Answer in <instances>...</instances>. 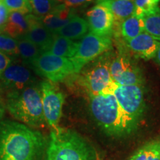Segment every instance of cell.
<instances>
[{
	"mask_svg": "<svg viewBox=\"0 0 160 160\" xmlns=\"http://www.w3.org/2000/svg\"><path fill=\"white\" fill-rule=\"evenodd\" d=\"M48 144L37 130L14 121L0 122V160H44Z\"/></svg>",
	"mask_w": 160,
	"mask_h": 160,
	"instance_id": "obj_1",
	"label": "cell"
},
{
	"mask_svg": "<svg viewBox=\"0 0 160 160\" xmlns=\"http://www.w3.org/2000/svg\"><path fill=\"white\" fill-rule=\"evenodd\" d=\"M44 160H101L94 146L73 130L51 131Z\"/></svg>",
	"mask_w": 160,
	"mask_h": 160,
	"instance_id": "obj_2",
	"label": "cell"
},
{
	"mask_svg": "<svg viewBox=\"0 0 160 160\" xmlns=\"http://www.w3.org/2000/svg\"><path fill=\"white\" fill-rule=\"evenodd\" d=\"M6 108L20 123L32 128L47 125L44 117L40 87L29 85L25 88L8 92Z\"/></svg>",
	"mask_w": 160,
	"mask_h": 160,
	"instance_id": "obj_3",
	"label": "cell"
},
{
	"mask_svg": "<svg viewBox=\"0 0 160 160\" xmlns=\"http://www.w3.org/2000/svg\"><path fill=\"white\" fill-rule=\"evenodd\" d=\"M89 101L92 115L105 133L117 137L131 133L113 92L91 96Z\"/></svg>",
	"mask_w": 160,
	"mask_h": 160,
	"instance_id": "obj_4",
	"label": "cell"
},
{
	"mask_svg": "<svg viewBox=\"0 0 160 160\" xmlns=\"http://www.w3.org/2000/svg\"><path fill=\"white\" fill-rule=\"evenodd\" d=\"M111 56L106 52L95 59L89 67L83 68V71L76 73L73 79L81 87L88 97L113 92L116 83L112 79L110 72Z\"/></svg>",
	"mask_w": 160,
	"mask_h": 160,
	"instance_id": "obj_5",
	"label": "cell"
},
{
	"mask_svg": "<svg viewBox=\"0 0 160 160\" xmlns=\"http://www.w3.org/2000/svg\"><path fill=\"white\" fill-rule=\"evenodd\" d=\"M142 85H119L116 83L113 94L121 108L130 133L137 129L145 111Z\"/></svg>",
	"mask_w": 160,
	"mask_h": 160,
	"instance_id": "obj_6",
	"label": "cell"
},
{
	"mask_svg": "<svg viewBox=\"0 0 160 160\" xmlns=\"http://www.w3.org/2000/svg\"><path fill=\"white\" fill-rule=\"evenodd\" d=\"M112 46V36H99L87 33L78 42L77 52L71 58L75 68V74L79 73L84 67L109 51Z\"/></svg>",
	"mask_w": 160,
	"mask_h": 160,
	"instance_id": "obj_7",
	"label": "cell"
},
{
	"mask_svg": "<svg viewBox=\"0 0 160 160\" xmlns=\"http://www.w3.org/2000/svg\"><path fill=\"white\" fill-rule=\"evenodd\" d=\"M31 66L37 74L53 83L63 81L75 74L74 66L71 59L58 57L49 52H42Z\"/></svg>",
	"mask_w": 160,
	"mask_h": 160,
	"instance_id": "obj_8",
	"label": "cell"
},
{
	"mask_svg": "<svg viewBox=\"0 0 160 160\" xmlns=\"http://www.w3.org/2000/svg\"><path fill=\"white\" fill-rule=\"evenodd\" d=\"M44 117L51 131H57L61 128L59 122L62 114L65 95L57 86L51 81L40 84Z\"/></svg>",
	"mask_w": 160,
	"mask_h": 160,
	"instance_id": "obj_9",
	"label": "cell"
},
{
	"mask_svg": "<svg viewBox=\"0 0 160 160\" xmlns=\"http://www.w3.org/2000/svg\"><path fill=\"white\" fill-rule=\"evenodd\" d=\"M112 79L119 85H142V73L138 66L125 54L113 57L110 64Z\"/></svg>",
	"mask_w": 160,
	"mask_h": 160,
	"instance_id": "obj_10",
	"label": "cell"
},
{
	"mask_svg": "<svg viewBox=\"0 0 160 160\" xmlns=\"http://www.w3.org/2000/svg\"><path fill=\"white\" fill-rule=\"evenodd\" d=\"M33 79L31 72L25 66L11 63L0 77V87L9 92L19 91L31 85Z\"/></svg>",
	"mask_w": 160,
	"mask_h": 160,
	"instance_id": "obj_11",
	"label": "cell"
},
{
	"mask_svg": "<svg viewBox=\"0 0 160 160\" xmlns=\"http://www.w3.org/2000/svg\"><path fill=\"white\" fill-rule=\"evenodd\" d=\"M90 32L99 36H112L114 18L105 6L97 4L87 13Z\"/></svg>",
	"mask_w": 160,
	"mask_h": 160,
	"instance_id": "obj_12",
	"label": "cell"
},
{
	"mask_svg": "<svg viewBox=\"0 0 160 160\" xmlns=\"http://www.w3.org/2000/svg\"><path fill=\"white\" fill-rule=\"evenodd\" d=\"M159 43L152 36L142 32L137 37L125 42V45L137 57L150 60L155 58Z\"/></svg>",
	"mask_w": 160,
	"mask_h": 160,
	"instance_id": "obj_13",
	"label": "cell"
},
{
	"mask_svg": "<svg viewBox=\"0 0 160 160\" xmlns=\"http://www.w3.org/2000/svg\"><path fill=\"white\" fill-rule=\"evenodd\" d=\"M39 18L31 13H23L17 11L10 12L8 19L2 30L6 34L18 39L25 37L31 25Z\"/></svg>",
	"mask_w": 160,
	"mask_h": 160,
	"instance_id": "obj_14",
	"label": "cell"
},
{
	"mask_svg": "<svg viewBox=\"0 0 160 160\" xmlns=\"http://www.w3.org/2000/svg\"><path fill=\"white\" fill-rule=\"evenodd\" d=\"M75 16L71 8L67 7L63 4H59L51 13L40 18V22L48 30L56 33L67 25Z\"/></svg>",
	"mask_w": 160,
	"mask_h": 160,
	"instance_id": "obj_15",
	"label": "cell"
},
{
	"mask_svg": "<svg viewBox=\"0 0 160 160\" xmlns=\"http://www.w3.org/2000/svg\"><path fill=\"white\" fill-rule=\"evenodd\" d=\"M97 4L105 6L111 12L117 25L134 14V0H97Z\"/></svg>",
	"mask_w": 160,
	"mask_h": 160,
	"instance_id": "obj_16",
	"label": "cell"
},
{
	"mask_svg": "<svg viewBox=\"0 0 160 160\" xmlns=\"http://www.w3.org/2000/svg\"><path fill=\"white\" fill-rule=\"evenodd\" d=\"M55 36V33L48 30L41 23L40 18H39L23 37L35 44L42 52H45L51 45Z\"/></svg>",
	"mask_w": 160,
	"mask_h": 160,
	"instance_id": "obj_17",
	"label": "cell"
},
{
	"mask_svg": "<svg viewBox=\"0 0 160 160\" xmlns=\"http://www.w3.org/2000/svg\"><path fill=\"white\" fill-rule=\"evenodd\" d=\"M88 30L89 25L87 20L76 15L67 25L59 30L55 34L73 41L82 39L88 33Z\"/></svg>",
	"mask_w": 160,
	"mask_h": 160,
	"instance_id": "obj_18",
	"label": "cell"
},
{
	"mask_svg": "<svg viewBox=\"0 0 160 160\" xmlns=\"http://www.w3.org/2000/svg\"><path fill=\"white\" fill-rule=\"evenodd\" d=\"M78 47V42L56 34L47 51L60 57L71 59L75 55Z\"/></svg>",
	"mask_w": 160,
	"mask_h": 160,
	"instance_id": "obj_19",
	"label": "cell"
},
{
	"mask_svg": "<svg viewBox=\"0 0 160 160\" xmlns=\"http://www.w3.org/2000/svg\"><path fill=\"white\" fill-rule=\"evenodd\" d=\"M144 32L142 18L133 14L119 23V33L125 42L137 37Z\"/></svg>",
	"mask_w": 160,
	"mask_h": 160,
	"instance_id": "obj_20",
	"label": "cell"
},
{
	"mask_svg": "<svg viewBox=\"0 0 160 160\" xmlns=\"http://www.w3.org/2000/svg\"><path fill=\"white\" fill-rule=\"evenodd\" d=\"M18 55L26 63L31 64L42 53L41 49L35 44L25 37L18 39Z\"/></svg>",
	"mask_w": 160,
	"mask_h": 160,
	"instance_id": "obj_21",
	"label": "cell"
},
{
	"mask_svg": "<svg viewBox=\"0 0 160 160\" xmlns=\"http://www.w3.org/2000/svg\"><path fill=\"white\" fill-rule=\"evenodd\" d=\"M144 32L160 42V8L142 17Z\"/></svg>",
	"mask_w": 160,
	"mask_h": 160,
	"instance_id": "obj_22",
	"label": "cell"
},
{
	"mask_svg": "<svg viewBox=\"0 0 160 160\" xmlns=\"http://www.w3.org/2000/svg\"><path fill=\"white\" fill-rule=\"evenodd\" d=\"M129 160H160V142L153 141L145 144Z\"/></svg>",
	"mask_w": 160,
	"mask_h": 160,
	"instance_id": "obj_23",
	"label": "cell"
},
{
	"mask_svg": "<svg viewBox=\"0 0 160 160\" xmlns=\"http://www.w3.org/2000/svg\"><path fill=\"white\" fill-rule=\"evenodd\" d=\"M59 4V0H31L32 12L39 18L49 14Z\"/></svg>",
	"mask_w": 160,
	"mask_h": 160,
	"instance_id": "obj_24",
	"label": "cell"
},
{
	"mask_svg": "<svg viewBox=\"0 0 160 160\" xmlns=\"http://www.w3.org/2000/svg\"><path fill=\"white\" fill-rule=\"evenodd\" d=\"M0 52L7 56L18 55V40L0 33Z\"/></svg>",
	"mask_w": 160,
	"mask_h": 160,
	"instance_id": "obj_25",
	"label": "cell"
},
{
	"mask_svg": "<svg viewBox=\"0 0 160 160\" xmlns=\"http://www.w3.org/2000/svg\"><path fill=\"white\" fill-rule=\"evenodd\" d=\"M160 0H134V14L142 18L159 7Z\"/></svg>",
	"mask_w": 160,
	"mask_h": 160,
	"instance_id": "obj_26",
	"label": "cell"
},
{
	"mask_svg": "<svg viewBox=\"0 0 160 160\" xmlns=\"http://www.w3.org/2000/svg\"><path fill=\"white\" fill-rule=\"evenodd\" d=\"M10 12L17 11L23 13H32L31 0H1Z\"/></svg>",
	"mask_w": 160,
	"mask_h": 160,
	"instance_id": "obj_27",
	"label": "cell"
},
{
	"mask_svg": "<svg viewBox=\"0 0 160 160\" xmlns=\"http://www.w3.org/2000/svg\"><path fill=\"white\" fill-rule=\"evenodd\" d=\"M10 14L9 10L0 0V30H2L7 22Z\"/></svg>",
	"mask_w": 160,
	"mask_h": 160,
	"instance_id": "obj_28",
	"label": "cell"
},
{
	"mask_svg": "<svg viewBox=\"0 0 160 160\" xmlns=\"http://www.w3.org/2000/svg\"><path fill=\"white\" fill-rule=\"evenodd\" d=\"M11 59L8 56L0 52V77L2 75L4 71H5L8 66L11 65Z\"/></svg>",
	"mask_w": 160,
	"mask_h": 160,
	"instance_id": "obj_29",
	"label": "cell"
},
{
	"mask_svg": "<svg viewBox=\"0 0 160 160\" xmlns=\"http://www.w3.org/2000/svg\"><path fill=\"white\" fill-rule=\"evenodd\" d=\"M91 1H93V0H59L60 4H63L69 8L82 5L84 4L88 3Z\"/></svg>",
	"mask_w": 160,
	"mask_h": 160,
	"instance_id": "obj_30",
	"label": "cell"
},
{
	"mask_svg": "<svg viewBox=\"0 0 160 160\" xmlns=\"http://www.w3.org/2000/svg\"><path fill=\"white\" fill-rule=\"evenodd\" d=\"M4 113H5V104H4L3 100L0 96V121L2 119Z\"/></svg>",
	"mask_w": 160,
	"mask_h": 160,
	"instance_id": "obj_31",
	"label": "cell"
},
{
	"mask_svg": "<svg viewBox=\"0 0 160 160\" xmlns=\"http://www.w3.org/2000/svg\"><path fill=\"white\" fill-rule=\"evenodd\" d=\"M154 59H156V61H157V62L160 65V43H159V48H158V50L157 52V54H156V57Z\"/></svg>",
	"mask_w": 160,
	"mask_h": 160,
	"instance_id": "obj_32",
	"label": "cell"
}]
</instances>
